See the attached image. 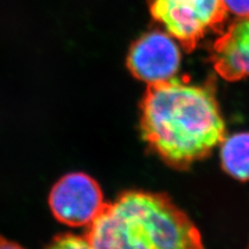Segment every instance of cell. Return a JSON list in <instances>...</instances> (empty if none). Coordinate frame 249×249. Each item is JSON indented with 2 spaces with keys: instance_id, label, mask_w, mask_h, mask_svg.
<instances>
[{
  "instance_id": "cell-1",
  "label": "cell",
  "mask_w": 249,
  "mask_h": 249,
  "mask_svg": "<svg viewBox=\"0 0 249 249\" xmlns=\"http://www.w3.org/2000/svg\"><path fill=\"white\" fill-rule=\"evenodd\" d=\"M142 133L167 164L185 168L206 158L225 137L214 91L178 78L147 88L142 105Z\"/></svg>"
},
{
  "instance_id": "cell-2",
  "label": "cell",
  "mask_w": 249,
  "mask_h": 249,
  "mask_svg": "<svg viewBox=\"0 0 249 249\" xmlns=\"http://www.w3.org/2000/svg\"><path fill=\"white\" fill-rule=\"evenodd\" d=\"M93 249H205L190 218L162 194L129 191L89 225Z\"/></svg>"
},
{
  "instance_id": "cell-3",
  "label": "cell",
  "mask_w": 249,
  "mask_h": 249,
  "mask_svg": "<svg viewBox=\"0 0 249 249\" xmlns=\"http://www.w3.org/2000/svg\"><path fill=\"white\" fill-rule=\"evenodd\" d=\"M151 13L187 51L221 30L228 16L222 0H151Z\"/></svg>"
},
{
  "instance_id": "cell-4",
  "label": "cell",
  "mask_w": 249,
  "mask_h": 249,
  "mask_svg": "<svg viewBox=\"0 0 249 249\" xmlns=\"http://www.w3.org/2000/svg\"><path fill=\"white\" fill-rule=\"evenodd\" d=\"M49 205L54 217L70 227L90 225L106 206L99 184L83 173L62 177L51 189Z\"/></svg>"
},
{
  "instance_id": "cell-5",
  "label": "cell",
  "mask_w": 249,
  "mask_h": 249,
  "mask_svg": "<svg viewBox=\"0 0 249 249\" xmlns=\"http://www.w3.org/2000/svg\"><path fill=\"white\" fill-rule=\"evenodd\" d=\"M128 68L137 79L149 85L174 78L181 65V52L173 36L152 31L132 45Z\"/></svg>"
},
{
  "instance_id": "cell-6",
  "label": "cell",
  "mask_w": 249,
  "mask_h": 249,
  "mask_svg": "<svg viewBox=\"0 0 249 249\" xmlns=\"http://www.w3.org/2000/svg\"><path fill=\"white\" fill-rule=\"evenodd\" d=\"M211 60L215 71L225 80L249 77V17L239 18L217 38Z\"/></svg>"
},
{
  "instance_id": "cell-7",
  "label": "cell",
  "mask_w": 249,
  "mask_h": 249,
  "mask_svg": "<svg viewBox=\"0 0 249 249\" xmlns=\"http://www.w3.org/2000/svg\"><path fill=\"white\" fill-rule=\"evenodd\" d=\"M219 145L225 173L238 181H249V132L225 136Z\"/></svg>"
},
{
  "instance_id": "cell-8",
  "label": "cell",
  "mask_w": 249,
  "mask_h": 249,
  "mask_svg": "<svg viewBox=\"0 0 249 249\" xmlns=\"http://www.w3.org/2000/svg\"><path fill=\"white\" fill-rule=\"evenodd\" d=\"M47 249H93L88 238L65 235L55 239Z\"/></svg>"
},
{
  "instance_id": "cell-9",
  "label": "cell",
  "mask_w": 249,
  "mask_h": 249,
  "mask_svg": "<svg viewBox=\"0 0 249 249\" xmlns=\"http://www.w3.org/2000/svg\"><path fill=\"white\" fill-rule=\"evenodd\" d=\"M228 13L239 18L249 17V0H222Z\"/></svg>"
},
{
  "instance_id": "cell-10",
  "label": "cell",
  "mask_w": 249,
  "mask_h": 249,
  "mask_svg": "<svg viewBox=\"0 0 249 249\" xmlns=\"http://www.w3.org/2000/svg\"><path fill=\"white\" fill-rule=\"evenodd\" d=\"M0 249H24L17 243L0 237Z\"/></svg>"
}]
</instances>
